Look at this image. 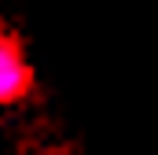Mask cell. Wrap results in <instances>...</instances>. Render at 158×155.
Listing matches in <instances>:
<instances>
[{
  "mask_svg": "<svg viewBox=\"0 0 158 155\" xmlns=\"http://www.w3.org/2000/svg\"><path fill=\"white\" fill-rule=\"evenodd\" d=\"M26 89H30V67H26L22 52L11 41L0 37V104L22 100Z\"/></svg>",
  "mask_w": 158,
  "mask_h": 155,
  "instance_id": "1",
  "label": "cell"
}]
</instances>
